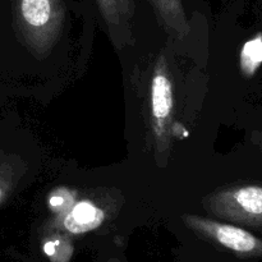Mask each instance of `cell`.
Segmentation results:
<instances>
[{
    "label": "cell",
    "mask_w": 262,
    "mask_h": 262,
    "mask_svg": "<svg viewBox=\"0 0 262 262\" xmlns=\"http://www.w3.org/2000/svg\"><path fill=\"white\" fill-rule=\"evenodd\" d=\"M15 13L27 48L36 58L48 55L63 31L64 0H15Z\"/></svg>",
    "instance_id": "6da1fadb"
},
{
    "label": "cell",
    "mask_w": 262,
    "mask_h": 262,
    "mask_svg": "<svg viewBox=\"0 0 262 262\" xmlns=\"http://www.w3.org/2000/svg\"><path fill=\"white\" fill-rule=\"evenodd\" d=\"M174 90L168 61L160 55L154 66L150 82V123L152 140L159 154H166L170 148L173 124Z\"/></svg>",
    "instance_id": "7a4b0ae2"
},
{
    "label": "cell",
    "mask_w": 262,
    "mask_h": 262,
    "mask_svg": "<svg viewBox=\"0 0 262 262\" xmlns=\"http://www.w3.org/2000/svg\"><path fill=\"white\" fill-rule=\"evenodd\" d=\"M207 211L220 219L262 228V186L241 184L220 189L204 201Z\"/></svg>",
    "instance_id": "3957f363"
},
{
    "label": "cell",
    "mask_w": 262,
    "mask_h": 262,
    "mask_svg": "<svg viewBox=\"0 0 262 262\" xmlns=\"http://www.w3.org/2000/svg\"><path fill=\"white\" fill-rule=\"evenodd\" d=\"M183 223L197 234L209 238L210 241L237 255L243 257L262 256V238L256 237L238 225L216 222L192 214L183 215Z\"/></svg>",
    "instance_id": "277c9868"
},
{
    "label": "cell",
    "mask_w": 262,
    "mask_h": 262,
    "mask_svg": "<svg viewBox=\"0 0 262 262\" xmlns=\"http://www.w3.org/2000/svg\"><path fill=\"white\" fill-rule=\"evenodd\" d=\"M105 222V211L91 200H81L72 205L71 209L54 215L48 228L54 233L78 235L97 229Z\"/></svg>",
    "instance_id": "5b68a950"
},
{
    "label": "cell",
    "mask_w": 262,
    "mask_h": 262,
    "mask_svg": "<svg viewBox=\"0 0 262 262\" xmlns=\"http://www.w3.org/2000/svg\"><path fill=\"white\" fill-rule=\"evenodd\" d=\"M102 20L112 33L115 45L132 40V20L136 12L135 0H94Z\"/></svg>",
    "instance_id": "8992f818"
},
{
    "label": "cell",
    "mask_w": 262,
    "mask_h": 262,
    "mask_svg": "<svg viewBox=\"0 0 262 262\" xmlns=\"http://www.w3.org/2000/svg\"><path fill=\"white\" fill-rule=\"evenodd\" d=\"M161 27L174 38L187 37L191 31L183 0H147Z\"/></svg>",
    "instance_id": "52a82bcc"
},
{
    "label": "cell",
    "mask_w": 262,
    "mask_h": 262,
    "mask_svg": "<svg viewBox=\"0 0 262 262\" xmlns=\"http://www.w3.org/2000/svg\"><path fill=\"white\" fill-rule=\"evenodd\" d=\"M262 66V32L253 36L241 49L239 68L245 77L251 78Z\"/></svg>",
    "instance_id": "ba28073f"
},
{
    "label": "cell",
    "mask_w": 262,
    "mask_h": 262,
    "mask_svg": "<svg viewBox=\"0 0 262 262\" xmlns=\"http://www.w3.org/2000/svg\"><path fill=\"white\" fill-rule=\"evenodd\" d=\"M43 245V251L53 262H67L72 256V245L63 233H54Z\"/></svg>",
    "instance_id": "9c48e42d"
},
{
    "label": "cell",
    "mask_w": 262,
    "mask_h": 262,
    "mask_svg": "<svg viewBox=\"0 0 262 262\" xmlns=\"http://www.w3.org/2000/svg\"><path fill=\"white\" fill-rule=\"evenodd\" d=\"M77 201V192L66 187H59L54 189L48 197V207L54 215H59L71 209L72 205Z\"/></svg>",
    "instance_id": "30bf717a"
},
{
    "label": "cell",
    "mask_w": 262,
    "mask_h": 262,
    "mask_svg": "<svg viewBox=\"0 0 262 262\" xmlns=\"http://www.w3.org/2000/svg\"><path fill=\"white\" fill-rule=\"evenodd\" d=\"M4 194H5V188H4V186L0 183V202H2L3 199H4Z\"/></svg>",
    "instance_id": "8fae6325"
},
{
    "label": "cell",
    "mask_w": 262,
    "mask_h": 262,
    "mask_svg": "<svg viewBox=\"0 0 262 262\" xmlns=\"http://www.w3.org/2000/svg\"><path fill=\"white\" fill-rule=\"evenodd\" d=\"M109 262H119V261H117V260H112V261H109Z\"/></svg>",
    "instance_id": "7c38bea8"
}]
</instances>
